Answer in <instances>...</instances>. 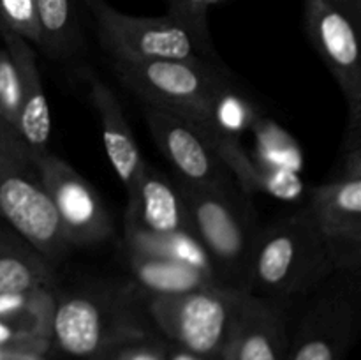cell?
Listing matches in <instances>:
<instances>
[{"mask_svg":"<svg viewBox=\"0 0 361 360\" xmlns=\"http://www.w3.org/2000/svg\"><path fill=\"white\" fill-rule=\"evenodd\" d=\"M337 270V256L305 207L257 233L245 292L284 302L310 292Z\"/></svg>","mask_w":361,"mask_h":360,"instance_id":"cell-1","label":"cell"},{"mask_svg":"<svg viewBox=\"0 0 361 360\" xmlns=\"http://www.w3.org/2000/svg\"><path fill=\"white\" fill-rule=\"evenodd\" d=\"M113 73L147 104L180 116L210 134L214 106L222 90L235 83L229 71L210 60H113Z\"/></svg>","mask_w":361,"mask_h":360,"instance_id":"cell-2","label":"cell"},{"mask_svg":"<svg viewBox=\"0 0 361 360\" xmlns=\"http://www.w3.org/2000/svg\"><path fill=\"white\" fill-rule=\"evenodd\" d=\"M196 236L203 244L217 281L245 292L256 224L249 198L238 187L196 186L173 179Z\"/></svg>","mask_w":361,"mask_h":360,"instance_id":"cell-3","label":"cell"},{"mask_svg":"<svg viewBox=\"0 0 361 360\" xmlns=\"http://www.w3.org/2000/svg\"><path fill=\"white\" fill-rule=\"evenodd\" d=\"M0 215L46 260H60L69 249L34 152L4 120H0Z\"/></svg>","mask_w":361,"mask_h":360,"instance_id":"cell-4","label":"cell"},{"mask_svg":"<svg viewBox=\"0 0 361 360\" xmlns=\"http://www.w3.org/2000/svg\"><path fill=\"white\" fill-rule=\"evenodd\" d=\"M145 293L133 286H108L66 293L56 299L51 334L74 356H90L108 342L136 334L137 302Z\"/></svg>","mask_w":361,"mask_h":360,"instance_id":"cell-5","label":"cell"},{"mask_svg":"<svg viewBox=\"0 0 361 360\" xmlns=\"http://www.w3.org/2000/svg\"><path fill=\"white\" fill-rule=\"evenodd\" d=\"M249 292L207 284L182 293L145 295L152 320L182 349L210 356L224 353L243 299Z\"/></svg>","mask_w":361,"mask_h":360,"instance_id":"cell-6","label":"cell"},{"mask_svg":"<svg viewBox=\"0 0 361 360\" xmlns=\"http://www.w3.org/2000/svg\"><path fill=\"white\" fill-rule=\"evenodd\" d=\"M305 30L341 87L348 126H361V0H303Z\"/></svg>","mask_w":361,"mask_h":360,"instance_id":"cell-7","label":"cell"},{"mask_svg":"<svg viewBox=\"0 0 361 360\" xmlns=\"http://www.w3.org/2000/svg\"><path fill=\"white\" fill-rule=\"evenodd\" d=\"M95 20L99 39L113 60H210L185 28L166 16H130L106 0H81Z\"/></svg>","mask_w":361,"mask_h":360,"instance_id":"cell-8","label":"cell"},{"mask_svg":"<svg viewBox=\"0 0 361 360\" xmlns=\"http://www.w3.org/2000/svg\"><path fill=\"white\" fill-rule=\"evenodd\" d=\"M307 208L337 256L338 270L358 272L361 254V126H348L342 168L310 191Z\"/></svg>","mask_w":361,"mask_h":360,"instance_id":"cell-9","label":"cell"},{"mask_svg":"<svg viewBox=\"0 0 361 360\" xmlns=\"http://www.w3.org/2000/svg\"><path fill=\"white\" fill-rule=\"evenodd\" d=\"M34 155L69 247L108 240L113 235V219L94 187L49 150Z\"/></svg>","mask_w":361,"mask_h":360,"instance_id":"cell-10","label":"cell"},{"mask_svg":"<svg viewBox=\"0 0 361 360\" xmlns=\"http://www.w3.org/2000/svg\"><path fill=\"white\" fill-rule=\"evenodd\" d=\"M147 124L155 145L176 172V179L196 186L238 187L217 150L228 136L210 134L155 108H147Z\"/></svg>","mask_w":361,"mask_h":360,"instance_id":"cell-11","label":"cell"},{"mask_svg":"<svg viewBox=\"0 0 361 360\" xmlns=\"http://www.w3.org/2000/svg\"><path fill=\"white\" fill-rule=\"evenodd\" d=\"M183 233H194V228L175 182L147 164L134 193L127 196L123 242H152Z\"/></svg>","mask_w":361,"mask_h":360,"instance_id":"cell-12","label":"cell"},{"mask_svg":"<svg viewBox=\"0 0 361 360\" xmlns=\"http://www.w3.org/2000/svg\"><path fill=\"white\" fill-rule=\"evenodd\" d=\"M7 53L13 59L20 80V109L14 129L34 154L48 150L51 136V113L42 87L41 71L37 66V53L34 44L13 32L0 30Z\"/></svg>","mask_w":361,"mask_h":360,"instance_id":"cell-13","label":"cell"},{"mask_svg":"<svg viewBox=\"0 0 361 360\" xmlns=\"http://www.w3.org/2000/svg\"><path fill=\"white\" fill-rule=\"evenodd\" d=\"M356 296L348 288L323 292L303 321L291 360H338L342 342L356 318Z\"/></svg>","mask_w":361,"mask_h":360,"instance_id":"cell-14","label":"cell"},{"mask_svg":"<svg viewBox=\"0 0 361 360\" xmlns=\"http://www.w3.org/2000/svg\"><path fill=\"white\" fill-rule=\"evenodd\" d=\"M88 88H90L92 106L101 122L99 126H101L106 154L118 179L122 180L127 196H130L147 168V162L141 155L136 138L126 119V113L111 87L106 85L101 78L90 76Z\"/></svg>","mask_w":361,"mask_h":360,"instance_id":"cell-15","label":"cell"},{"mask_svg":"<svg viewBox=\"0 0 361 360\" xmlns=\"http://www.w3.org/2000/svg\"><path fill=\"white\" fill-rule=\"evenodd\" d=\"M284 320L277 302L247 293L224 348L226 360H281Z\"/></svg>","mask_w":361,"mask_h":360,"instance_id":"cell-16","label":"cell"},{"mask_svg":"<svg viewBox=\"0 0 361 360\" xmlns=\"http://www.w3.org/2000/svg\"><path fill=\"white\" fill-rule=\"evenodd\" d=\"M130 270L136 277V286L145 295H169L200 288L207 284H221L214 275L200 270L183 261L152 254L127 251Z\"/></svg>","mask_w":361,"mask_h":360,"instance_id":"cell-17","label":"cell"},{"mask_svg":"<svg viewBox=\"0 0 361 360\" xmlns=\"http://www.w3.org/2000/svg\"><path fill=\"white\" fill-rule=\"evenodd\" d=\"M55 272L30 244H2L0 246V296L27 295L39 289H51Z\"/></svg>","mask_w":361,"mask_h":360,"instance_id":"cell-18","label":"cell"},{"mask_svg":"<svg viewBox=\"0 0 361 360\" xmlns=\"http://www.w3.org/2000/svg\"><path fill=\"white\" fill-rule=\"evenodd\" d=\"M80 2L81 0H37V48L51 59H71L83 46L78 13Z\"/></svg>","mask_w":361,"mask_h":360,"instance_id":"cell-19","label":"cell"},{"mask_svg":"<svg viewBox=\"0 0 361 360\" xmlns=\"http://www.w3.org/2000/svg\"><path fill=\"white\" fill-rule=\"evenodd\" d=\"M252 129L257 136V164L264 168L300 172L303 164L302 152L289 134H286L277 124L263 120L261 116Z\"/></svg>","mask_w":361,"mask_h":360,"instance_id":"cell-20","label":"cell"},{"mask_svg":"<svg viewBox=\"0 0 361 360\" xmlns=\"http://www.w3.org/2000/svg\"><path fill=\"white\" fill-rule=\"evenodd\" d=\"M259 119L250 99L238 88V85H229L219 95L214 106V126L217 133L224 136L238 138L240 133L252 129Z\"/></svg>","mask_w":361,"mask_h":360,"instance_id":"cell-21","label":"cell"},{"mask_svg":"<svg viewBox=\"0 0 361 360\" xmlns=\"http://www.w3.org/2000/svg\"><path fill=\"white\" fill-rule=\"evenodd\" d=\"M210 6V0H168V16L189 32L204 55L217 60L208 30Z\"/></svg>","mask_w":361,"mask_h":360,"instance_id":"cell-22","label":"cell"},{"mask_svg":"<svg viewBox=\"0 0 361 360\" xmlns=\"http://www.w3.org/2000/svg\"><path fill=\"white\" fill-rule=\"evenodd\" d=\"M0 30L13 32L37 46V0H0Z\"/></svg>","mask_w":361,"mask_h":360,"instance_id":"cell-23","label":"cell"},{"mask_svg":"<svg viewBox=\"0 0 361 360\" xmlns=\"http://www.w3.org/2000/svg\"><path fill=\"white\" fill-rule=\"evenodd\" d=\"M20 109V80L7 49H0V120L16 126Z\"/></svg>","mask_w":361,"mask_h":360,"instance_id":"cell-24","label":"cell"},{"mask_svg":"<svg viewBox=\"0 0 361 360\" xmlns=\"http://www.w3.org/2000/svg\"><path fill=\"white\" fill-rule=\"evenodd\" d=\"M118 360H164V356L150 346H134V348L123 349L118 355Z\"/></svg>","mask_w":361,"mask_h":360,"instance_id":"cell-25","label":"cell"},{"mask_svg":"<svg viewBox=\"0 0 361 360\" xmlns=\"http://www.w3.org/2000/svg\"><path fill=\"white\" fill-rule=\"evenodd\" d=\"M166 360H207V356L196 355V353H190L187 349H176Z\"/></svg>","mask_w":361,"mask_h":360,"instance_id":"cell-26","label":"cell"},{"mask_svg":"<svg viewBox=\"0 0 361 360\" xmlns=\"http://www.w3.org/2000/svg\"><path fill=\"white\" fill-rule=\"evenodd\" d=\"M14 332L13 328H11V325H7L6 321L0 320V346L6 344V342H9L11 339H13Z\"/></svg>","mask_w":361,"mask_h":360,"instance_id":"cell-27","label":"cell"},{"mask_svg":"<svg viewBox=\"0 0 361 360\" xmlns=\"http://www.w3.org/2000/svg\"><path fill=\"white\" fill-rule=\"evenodd\" d=\"M219 2H221V0H210V4H212V6H214V4H219Z\"/></svg>","mask_w":361,"mask_h":360,"instance_id":"cell-28","label":"cell"},{"mask_svg":"<svg viewBox=\"0 0 361 360\" xmlns=\"http://www.w3.org/2000/svg\"><path fill=\"white\" fill-rule=\"evenodd\" d=\"M0 360H2V352H0Z\"/></svg>","mask_w":361,"mask_h":360,"instance_id":"cell-29","label":"cell"}]
</instances>
